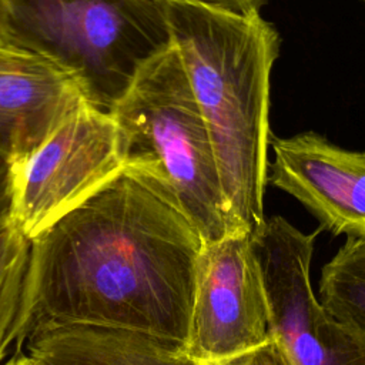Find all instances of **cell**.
I'll use <instances>...</instances> for the list:
<instances>
[{
    "label": "cell",
    "instance_id": "obj_1",
    "mask_svg": "<svg viewBox=\"0 0 365 365\" xmlns=\"http://www.w3.org/2000/svg\"><path fill=\"white\" fill-rule=\"evenodd\" d=\"M202 241L135 171L111 180L31 240L16 339L93 327L184 352Z\"/></svg>",
    "mask_w": 365,
    "mask_h": 365
},
{
    "label": "cell",
    "instance_id": "obj_4",
    "mask_svg": "<svg viewBox=\"0 0 365 365\" xmlns=\"http://www.w3.org/2000/svg\"><path fill=\"white\" fill-rule=\"evenodd\" d=\"M124 167L117 124L86 94L63 108L41 138L9 161L10 218L31 241Z\"/></svg>",
    "mask_w": 365,
    "mask_h": 365
},
{
    "label": "cell",
    "instance_id": "obj_17",
    "mask_svg": "<svg viewBox=\"0 0 365 365\" xmlns=\"http://www.w3.org/2000/svg\"><path fill=\"white\" fill-rule=\"evenodd\" d=\"M361 1H362V3H364V4H365V0H361Z\"/></svg>",
    "mask_w": 365,
    "mask_h": 365
},
{
    "label": "cell",
    "instance_id": "obj_14",
    "mask_svg": "<svg viewBox=\"0 0 365 365\" xmlns=\"http://www.w3.org/2000/svg\"><path fill=\"white\" fill-rule=\"evenodd\" d=\"M11 222L10 218V190H9V161L0 151V228Z\"/></svg>",
    "mask_w": 365,
    "mask_h": 365
},
{
    "label": "cell",
    "instance_id": "obj_9",
    "mask_svg": "<svg viewBox=\"0 0 365 365\" xmlns=\"http://www.w3.org/2000/svg\"><path fill=\"white\" fill-rule=\"evenodd\" d=\"M23 348L46 365H192L140 334L93 327H61L30 336Z\"/></svg>",
    "mask_w": 365,
    "mask_h": 365
},
{
    "label": "cell",
    "instance_id": "obj_15",
    "mask_svg": "<svg viewBox=\"0 0 365 365\" xmlns=\"http://www.w3.org/2000/svg\"><path fill=\"white\" fill-rule=\"evenodd\" d=\"M6 365H46L41 361L30 356V355H19L14 359L9 361Z\"/></svg>",
    "mask_w": 365,
    "mask_h": 365
},
{
    "label": "cell",
    "instance_id": "obj_16",
    "mask_svg": "<svg viewBox=\"0 0 365 365\" xmlns=\"http://www.w3.org/2000/svg\"><path fill=\"white\" fill-rule=\"evenodd\" d=\"M6 10H7V1L6 0H0V23L9 24L7 19H6Z\"/></svg>",
    "mask_w": 365,
    "mask_h": 365
},
{
    "label": "cell",
    "instance_id": "obj_11",
    "mask_svg": "<svg viewBox=\"0 0 365 365\" xmlns=\"http://www.w3.org/2000/svg\"><path fill=\"white\" fill-rule=\"evenodd\" d=\"M31 241L13 224L0 228V361L16 344Z\"/></svg>",
    "mask_w": 365,
    "mask_h": 365
},
{
    "label": "cell",
    "instance_id": "obj_5",
    "mask_svg": "<svg viewBox=\"0 0 365 365\" xmlns=\"http://www.w3.org/2000/svg\"><path fill=\"white\" fill-rule=\"evenodd\" d=\"M319 231L305 234L274 215L251 235L264 279L269 332L292 365H365V345L312 291L311 262Z\"/></svg>",
    "mask_w": 365,
    "mask_h": 365
},
{
    "label": "cell",
    "instance_id": "obj_3",
    "mask_svg": "<svg viewBox=\"0 0 365 365\" xmlns=\"http://www.w3.org/2000/svg\"><path fill=\"white\" fill-rule=\"evenodd\" d=\"M108 111L118 128L124 165L178 211L202 244L242 235L222 191L207 124L173 41L137 66Z\"/></svg>",
    "mask_w": 365,
    "mask_h": 365
},
{
    "label": "cell",
    "instance_id": "obj_8",
    "mask_svg": "<svg viewBox=\"0 0 365 365\" xmlns=\"http://www.w3.org/2000/svg\"><path fill=\"white\" fill-rule=\"evenodd\" d=\"M91 94L84 71L0 23V151L7 161L27 151L56 115Z\"/></svg>",
    "mask_w": 365,
    "mask_h": 365
},
{
    "label": "cell",
    "instance_id": "obj_2",
    "mask_svg": "<svg viewBox=\"0 0 365 365\" xmlns=\"http://www.w3.org/2000/svg\"><path fill=\"white\" fill-rule=\"evenodd\" d=\"M163 3L171 41L211 137L232 220L240 234H252L265 221L271 71L279 34L259 11Z\"/></svg>",
    "mask_w": 365,
    "mask_h": 365
},
{
    "label": "cell",
    "instance_id": "obj_13",
    "mask_svg": "<svg viewBox=\"0 0 365 365\" xmlns=\"http://www.w3.org/2000/svg\"><path fill=\"white\" fill-rule=\"evenodd\" d=\"M157 1H191L201 3L205 6L222 9L227 11L247 14L251 11H259V9L267 3V0H157Z\"/></svg>",
    "mask_w": 365,
    "mask_h": 365
},
{
    "label": "cell",
    "instance_id": "obj_12",
    "mask_svg": "<svg viewBox=\"0 0 365 365\" xmlns=\"http://www.w3.org/2000/svg\"><path fill=\"white\" fill-rule=\"evenodd\" d=\"M192 365H292L284 346L271 334L264 342L238 354Z\"/></svg>",
    "mask_w": 365,
    "mask_h": 365
},
{
    "label": "cell",
    "instance_id": "obj_10",
    "mask_svg": "<svg viewBox=\"0 0 365 365\" xmlns=\"http://www.w3.org/2000/svg\"><path fill=\"white\" fill-rule=\"evenodd\" d=\"M321 304L365 345V238H348L322 268Z\"/></svg>",
    "mask_w": 365,
    "mask_h": 365
},
{
    "label": "cell",
    "instance_id": "obj_7",
    "mask_svg": "<svg viewBox=\"0 0 365 365\" xmlns=\"http://www.w3.org/2000/svg\"><path fill=\"white\" fill-rule=\"evenodd\" d=\"M269 185L305 205L335 235L365 238V153L344 150L314 131L271 137Z\"/></svg>",
    "mask_w": 365,
    "mask_h": 365
},
{
    "label": "cell",
    "instance_id": "obj_6",
    "mask_svg": "<svg viewBox=\"0 0 365 365\" xmlns=\"http://www.w3.org/2000/svg\"><path fill=\"white\" fill-rule=\"evenodd\" d=\"M251 235L228 237L201 248L182 352L194 364L238 354L271 335L264 279Z\"/></svg>",
    "mask_w": 365,
    "mask_h": 365
}]
</instances>
